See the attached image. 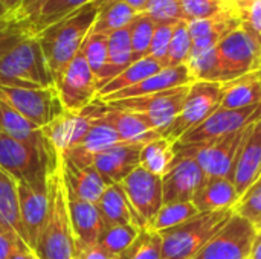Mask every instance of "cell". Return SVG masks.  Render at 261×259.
<instances>
[{"mask_svg": "<svg viewBox=\"0 0 261 259\" xmlns=\"http://www.w3.org/2000/svg\"><path fill=\"white\" fill-rule=\"evenodd\" d=\"M188 90H190V85H182V87L170 89V90L147 95V96L121 99V101L106 102V104L115 108L124 110V111L138 113L144 116L148 127L158 131L164 137L165 131L179 116L184 107L185 98L188 95Z\"/></svg>", "mask_w": 261, "mask_h": 259, "instance_id": "7", "label": "cell"}, {"mask_svg": "<svg viewBox=\"0 0 261 259\" xmlns=\"http://www.w3.org/2000/svg\"><path fill=\"white\" fill-rule=\"evenodd\" d=\"M154 27H156V21H153L145 12H139L128 24L133 63L148 56Z\"/></svg>", "mask_w": 261, "mask_h": 259, "instance_id": "38", "label": "cell"}, {"mask_svg": "<svg viewBox=\"0 0 261 259\" xmlns=\"http://www.w3.org/2000/svg\"><path fill=\"white\" fill-rule=\"evenodd\" d=\"M261 179V121L251 125L236 157L231 180L242 198Z\"/></svg>", "mask_w": 261, "mask_h": 259, "instance_id": "17", "label": "cell"}, {"mask_svg": "<svg viewBox=\"0 0 261 259\" xmlns=\"http://www.w3.org/2000/svg\"><path fill=\"white\" fill-rule=\"evenodd\" d=\"M257 72H258V76H260V82H261V67L257 70Z\"/></svg>", "mask_w": 261, "mask_h": 259, "instance_id": "57", "label": "cell"}, {"mask_svg": "<svg viewBox=\"0 0 261 259\" xmlns=\"http://www.w3.org/2000/svg\"><path fill=\"white\" fill-rule=\"evenodd\" d=\"M234 214L240 215L246 221H249L254 229L261 232V179L254 183L246 194L239 200L237 206L234 208Z\"/></svg>", "mask_w": 261, "mask_h": 259, "instance_id": "44", "label": "cell"}, {"mask_svg": "<svg viewBox=\"0 0 261 259\" xmlns=\"http://www.w3.org/2000/svg\"><path fill=\"white\" fill-rule=\"evenodd\" d=\"M55 89L60 95L63 107L72 113H78L96 101V78L81 50L70 61Z\"/></svg>", "mask_w": 261, "mask_h": 259, "instance_id": "12", "label": "cell"}, {"mask_svg": "<svg viewBox=\"0 0 261 259\" xmlns=\"http://www.w3.org/2000/svg\"><path fill=\"white\" fill-rule=\"evenodd\" d=\"M257 235L249 221L234 214L193 259H251Z\"/></svg>", "mask_w": 261, "mask_h": 259, "instance_id": "11", "label": "cell"}, {"mask_svg": "<svg viewBox=\"0 0 261 259\" xmlns=\"http://www.w3.org/2000/svg\"><path fill=\"white\" fill-rule=\"evenodd\" d=\"M261 104V82L258 72H252L222 84L220 108H245Z\"/></svg>", "mask_w": 261, "mask_h": 259, "instance_id": "29", "label": "cell"}, {"mask_svg": "<svg viewBox=\"0 0 261 259\" xmlns=\"http://www.w3.org/2000/svg\"><path fill=\"white\" fill-rule=\"evenodd\" d=\"M66 195H67L69 217L75 237V249L98 244V240L106 226L96 205L81 200L67 188H66Z\"/></svg>", "mask_w": 261, "mask_h": 259, "instance_id": "20", "label": "cell"}, {"mask_svg": "<svg viewBox=\"0 0 261 259\" xmlns=\"http://www.w3.org/2000/svg\"><path fill=\"white\" fill-rule=\"evenodd\" d=\"M138 12L122 0H109L98 8L96 20L90 32L110 35L119 29L127 27Z\"/></svg>", "mask_w": 261, "mask_h": 259, "instance_id": "31", "label": "cell"}, {"mask_svg": "<svg viewBox=\"0 0 261 259\" xmlns=\"http://www.w3.org/2000/svg\"><path fill=\"white\" fill-rule=\"evenodd\" d=\"M133 63L132 58V43H130V32L128 26L119 29L109 35V46H107V63L96 78L98 92L109 84L115 76L124 72Z\"/></svg>", "mask_w": 261, "mask_h": 259, "instance_id": "28", "label": "cell"}, {"mask_svg": "<svg viewBox=\"0 0 261 259\" xmlns=\"http://www.w3.org/2000/svg\"><path fill=\"white\" fill-rule=\"evenodd\" d=\"M20 237L9 227H0V259H9Z\"/></svg>", "mask_w": 261, "mask_h": 259, "instance_id": "49", "label": "cell"}, {"mask_svg": "<svg viewBox=\"0 0 261 259\" xmlns=\"http://www.w3.org/2000/svg\"><path fill=\"white\" fill-rule=\"evenodd\" d=\"M107 46H109V35L96 34V32H89V35L86 37L81 46V53L84 55L95 78L99 76V73L102 72L107 63Z\"/></svg>", "mask_w": 261, "mask_h": 259, "instance_id": "42", "label": "cell"}, {"mask_svg": "<svg viewBox=\"0 0 261 259\" xmlns=\"http://www.w3.org/2000/svg\"><path fill=\"white\" fill-rule=\"evenodd\" d=\"M162 69H165V67L159 61H156L154 58H151V56L141 58V60L132 63L124 72H121L118 76H115L109 84H106L98 92V98L96 99L109 96V95H113V93L121 92L124 89L133 87V85L139 84L141 81L147 79L148 76L158 73Z\"/></svg>", "mask_w": 261, "mask_h": 259, "instance_id": "30", "label": "cell"}, {"mask_svg": "<svg viewBox=\"0 0 261 259\" xmlns=\"http://www.w3.org/2000/svg\"><path fill=\"white\" fill-rule=\"evenodd\" d=\"M193 81L194 79H193L187 64L176 66V67H165V69L159 70L158 73L148 76L147 79L141 81L139 84H136L133 87H128V89H124L121 92H116L113 95L99 98V101H102V102H115V101H121V99L147 96V95L165 92V90H170V89L190 85Z\"/></svg>", "mask_w": 261, "mask_h": 259, "instance_id": "22", "label": "cell"}, {"mask_svg": "<svg viewBox=\"0 0 261 259\" xmlns=\"http://www.w3.org/2000/svg\"><path fill=\"white\" fill-rule=\"evenodd\" d=\"M106 2H109V0H90L89 3H93V5H96V6L99 8V6H101V5H104Z\"/></svg>", "mask_w": 261, "mask_h": 259, "instance_id": "55", "label": "cell"}, {"mask_svg": "<svg viewBox=\"0 0 261 259\" xmlns=\"http://www.w3.org/2000/svg\"><path fill=\"white\" fill-rule=\"evenodd\" d=\"M249 128L251 125L237 133H232L223 137L202 140V142H193V143L174 142L173 145L174 154L194 159L196 163L203 171L205 179H213V177L231 179L237 151L246 133L249 131Z\"/></svg>", "mask_w": 261, "mask_h": 259, "instance_id": "6", "label": "cell"}, {"mask_svg": "<svg viewBox=\"0 0 261 259\" xmlns=\"http://www.w3.org/2000/svg\"><path fill=\"white\" fill-rule=\"evenodd\" d=\"M174 24L176 23H156L154 32H153L148 56L159 61L164 67H165V61H167L168 47H170Z\"/></svg>", "mask_w": 261, "mask_h": 259, "instance_id": "46", "label": "cell"}, {"mask_svg": "<svg viewBox=\"0 0 261 259\" xmlns=\"http://www.w3.org/2000/svg\"><path fill=\"white\" fill-rule=\"evenodd\" d=\"M0 99L38 128H44L66 111L55 87L20 89L0 85Z\"/></svg>", "mask_w": 261, "mask_h": 259, "instance_id": "10", "label": "cell"}, {"mask_svg": "<svg viewBox=\"0 0 261 259\" xmlns=\"http://www.w3.org/2000/svg\"><path fill=\"white\" fill-rule=\"evenodd\" d=\"M47 211L34 249L38 259H75V237L67 209L63 160L46 180Z\"/></svg>", "mask_w": 261, "mask_h": 259, "instance_id": "1", "label": "cell"}, {"mask_svg": "<svg viewBox=\"0 0 261 259\" xmlns=\"http://www.w3.org/2000/svg\"><path fill=\"white\" fill-rule=\"evenodd\" d=\"M0 131L20 140L29 143L43 153H46L50 159H60L61 156L54 150L47 137L44 136L43 130L37 125L31 124L24 119L18 111H15L11 105L0 99Z\"/></svg>", "mask_w": 261, "mask_h": 259, "instance_id": "24", "label": "cell"}, {"mask_svg": "<svg viewBox=\"0 0 261 259\" xmlns=\"http://www.w3.org/2000/svg\"><path fill=\"white\" fill-rule=\"evenodd\" d=\"M240 197L234 188V183L228 177L205 179L200 189L193 198L199 212H216L234 209Z\"/></svg>", "mask_w": 261, "mask_h": 259, "instance_id": "26", "label": "cell"}, {"mask_svg": "<svg viewBox=\"0 0 261 259\" xmlns=\"http://www.w3.org/2000/svg\"><path fill=\"white\" fill-rule=\"evenodd\" d=\"M205 182V174L194 159L176 156L171 168L162 176L164 205L193 202Z\"/></svg>", "mask_w": 261, "mask_h": 259, "instance_id": "16", "label": "cell"}, {"mask_svg": "<svg viewBox=\"0 0 261 259\" xmlns=\"http://www.w3.org/2000/svg\"><path fill=\"white\" fill-rule=\"evenodd\" d=\"M174 143L165 137L154 139L145 143L141 150L139 166L147 169L148 172L162 177L174 162Z\"/></svg>", "mask_w": 261, "mask_h": 259, "instance_id": "33", "label": "cell"}, {"mask_svg": "<svg viewBox=\"0 0 261 259\" xmlns=\"http://www.w3.org/2000/svg\"><path fill=\"white\" fill-rule=\"evenodd\" d=\"M139 232L141 231L132 224L106 226L98 240V246L102 247L110 255L119 258L132 246V243L136 240Z\"/></svg>", "mask_w": 261, "mask_h": 259, "instance_id": "37", "label": "cell"}, {"mask_svg": "<svg viewBox=\"0 0 261 259\" xmlns=\"http://www.w3.org/2000/svg\"><path fill=\"white\" fill-rule=\"evenodd\" d=\"M216 49L222 66L223 82L252 73L261 67V41L243 24L226 35Z\"/></svg>", "mask_w": 261, "mask_h": 259, "instance_id": "9", "label": "cell"}, {"mask_svg": "<svg viewBox=\"0 0 261 259\" xmlns=\"http://www.w3.org/2000/svg\"><path fill=\"white\" fill-rule=\"evenodd\" d=\"M258 121H261V104L245 107V108H234V110L219 108L199 127L185 133L177 142L193 143V142L223 137L237 133Z\"/></svg>", "mask_w": 261, "mask_h": 259, "instance_id": "14", "label": "cell"}, {"mask_svg": "<svg viewBox=\"0 0 261 259\" xmlns=\"http://www.w3.org/2000/svg\"><path fill=\"white\" fill-rule=\"evenodd\" d=\"M61 160L63 157L50 159L41 150L0 131V168L17 182H24L35 189H46L47 174L57 169Z\"/></svg>", "mask_w": 261, "mask_h": 259, "instance_id": "5", "label": "cell"}, {"mask_svg": "<svg viewBox=\"0 0 261 259\" xmlns=\"http://www.w3.org/2000/svg\"><path fill=\"white\" fill-rule=\"evenodd\" d=\"M0 3L8 9V12L9 11H15L18 6H20V3H21V0H0Z\"/></svg>", "mask_w": 261, "mask_h": 259, "instance_id": "54", "label": "cell"}, {"mask_svg": "<svg viewBox=\"0 0 261 259\" xmlns=\"http://www.w3.org/2000/svg\"><path fill=\"white\" fill-rule=\"evenodd\" d=\"M188 21L206 20L228 11H236L229 0H180Z\"/></svg>", "mask_w": 261, "mask_h": 259, "instance_id": "43", "label": "cell"}, {"mask_svg": "<svg viewBox=\"0 0 261 259\" xmlns=\"http://www.w3.org/2000/svg\"><path fill=\"white\" fill-rule=\"evenodd\" d=\"M243 26L261 41V0H252L240 12Z\"/></svg>", "mask_w": 261, "mask_h": 259, "instance_id": "47", "label": "cell"}, {"mask_svg": "<svg viewBox=\"0 0 261 259\" xmlns=\"http://www.w3.org/2000/svg\"><path fill=\"white\" fill-rule=\"evenodd\" d=\"M63 176L67 189H70L81 200L93 205L98 203L104 191L110 186L93 166L76 168L63 160Z\"/></svg>", "mask_w": 261, "mask_h": 259, "instance_id": "27", "label": "cell"}, {"mask_svg": "<svg viewBox=\"0 0 261 259\" xmlns=\"http://www.w3.org/2000/svg\"><path fill=\"white\" fill-rule=\"evenodd\" d=\"M118 259H162V240L159 232L142 229L132 246Z\"/></svg>", "mask_w": 261, "mask_h": 259, "instance_id": "41", "label": "cell"}, {"mask_svg": "<svg viewBox=\"0 0 261 259\" xmlns=\"http://www.w3.org/2000/svg\"><path fill=\"white\" fill-rule=\"evenodd\" d=\"M119 185L124 189L130 205L148 229L164 206L162 177L138 166Z\"/></svg>", "mask_w": 261, "mask_h": 259, "instance_id": "13", "label": "cell"}, {"mask_svg": "<svg viewBox=\"0 0 261 259\" xmlns=\"http://www.w3.org/2000/svg\"><path fill=\"white\" fill-rule=\"evenodd\" d=\"M232 215L234 209L199 212L188 221L159 232L162 259H193Z\"/></svg>", "mask_w": 261, "mask_h": 259, "instance_id": "3", "label": "cell"}, {"mask_svg": "<svg viewBox=\"0 0 261 259\" xmlns=\"http://www.w3.org/2000/svg\"><path fill=\"white\" fill-rule=\"evenodd\" d=\"M18 208L21 223V240L34 250L47 211L46 189H35L24 182H18Z\"/></svg>", "mask_w": 261, "mask_h": 259, "instance_id": "19", "label": "cell"}, {"mask_svg": "<svg viewBox=\"0 0 261 259\" xmlns=\"http://www.w3.org/2000/svg\"><path fill=\"white\" fill-rule=\"evenodd\" d=\"M9 259H38V256L35 255V252L21 238H18Z\"/></svg>", "mask_w": 261, "mask_h": 259, "instance_id": "51", "label": "cell"}, {"mask_svg": "<svg viewBox=\"0 0 261 259\" xmlns=\"http://www.w3.org/2000/svg\"><path fill=\"white\" fill-rule=\"evenodd\" d=\"M6 14H8V9L0 3V17H3V15H6Z\"/></svg>", "mask_w": 261, "mask_h": 259, "instance_id": "56", "label": "cell"}, {"mask_svg": "<svg viewBox=\"0 0 261 259\" xmlns=\"http://www.w3.org/2000/svg\"><path fill=\"white\" fill-rule=\"evenodd\" d=\"M75 256H78L80 259H118V256L110 255L109 252H106L98 244L86 246V247H76Z\"/></svg>", "mask_w": 261, "mask_h": 259, "instance_id": "50", "label": "cell"}, {"mask_svg": "<svg viewBox=\"0 0 261 259\" xmlns=\"http://www.w3.org/2000/svg\"><path fill=\"white\" fill-rule=\"evenodd\" d=\"M98 15V6L87 3L64 20L46 27L35 38L41 46L54 82L61 79L70 61L81 50V46L92 31Z\"/></svg>", "mask_w": 261, "mask_h": 259, "instance_id": "2", "label": "cell"}, {"mask_svg": "<svg viewBox=\"0 0 261 259\" xmlns=\"http://www.w3.org/2000/svg\"><path fill=\"white\" fill-rule=\"evenodd\" d=\"M199 214L197 208L193 202H184V203H168L161 208L158 215L154 217L153 223L150 224V231L162 232L171 227H176L190 218L196 217Z\"/></svg>", "mask_w": 261, "mask_h": 259, "instance_id": "39", "label": "cell"}, {"mask_svg": "<svg viewBox=\"0 0 261 259\" xmlns=\"http://www.w3.org/2000/svg\"><path fill=\"white\" fill-rule=\"evenodd\" d=\"M83 111H86L92 119L101 118L106 122H109L115 128V131L119 134L121 140H124L127 143L145 145L154 139L162 137L158 131H154L148 127L144 116H141L138 113H130V111L115 108L99 99L92 102Z\"/></svg>", "mask_w": 261, "mask_h": 259, "instance_id": "15", "label": "cell"}, {"mask_svg": "<svg viewBox=\"0 0 261 259\" xmlns=\"http://www.w3.org/2000/svg\"><path fill=\"white\" fill-rule=\"evenodd\" d=\"M191 50H193V38L190 35L188 21H177L173 29L165 67H176V66L187 64Z\"/></svg>", "mask_w": 261, "mask_h": 259, "instance_id": "40", "label": "cell"}, {"mask_svg": "<svg viewBox=\"0 0 261 259\" xmlns=\"http://www.w3.org/2000/svg\"><path fill=\"white\" fill-rule=\"evenodd\" d=\"M251 259H261V234L257 235L254 246H252V252H251Z\"/></svg>", "mask_w": 261, "mask_h": 259, "instance_id": "53", "label": "cell"}, {"mask_svg": "<svg viewBox=\"0 0 261 259\" xmlns=\"http://www.w3.org/2000/svg\"><path fill=\"white\" fill-rule=\"evenodd\" d=\"M122 2H125L128 6H132L139 14V12H144L145 11V6H147V3L150 0H122Z\"/></svg>", "mask_w": 261, "mask_h": 259, "instance_id": "52", "label": "cell"}, {"mask_svg": "<svg viewBox=\"0 0 261 259\" xmlns=\"http://www.w3.org/2000/svg\"><path fill=\"white\" fill-rule=\"evenodd\" d=\"M0 220L5 226L12 229L20 238V208H18V182L5 169L0 168Z\"/></svg>", "mask_w": 261, "mask_h": 259, "instance_id": "32", "label": "cell"}, {"mask_svg": "<svg viewBox=\"0 0 261 259\" xmlns=\"http://www.w3.org/2000/svg\"><path fill=\"white\" fill-rule=\"evenodd\" d=\"M44 2L46 0H21L20 6L15 11H9V12H14L15 15H18L20 18H23L32 24L34 20L37 18L41 6L44 5Z\"/></svg>", "mask_w": 261, "mask_h": 259, "instance_id": "48", "label": "cell"}, {"mask_svg": "<svg viewBox=\"0 0 261 259\" xmlns=\"http://www.w3.org/2000/svg\"><path fill=\"white\" fill-rule=\"evenodd\" d=\"M96 208L102 217L104 226H115V224H132L139 231L147 229L145 223L136 214L133 206L130 205L124 189L119 183L110 185L101 198L96 203Z\"/></svg>", "mask_w": 261, "mask_h": 259, "instance_id": "25", "label": "cell"}, {"mask_svg": "<svg viewBox=\"0 0 261 259\" xmlns=\"http://www.w3.org/2000/svg\"><path fill=\"white\" fill-rule=\"evenodd\" d=\"M144 12L156 23L188 21L180 0H150Z\"/></svg>", "mask_w": 261, "mask_h": 259, "instance_id": "45", "label": "cell"}, {"mask_svg": "<svg viewBox=\"0 0 261 259\" xmlns=\"http://www.w3.org/2000/svg\"><path fill=\"white\" fill-rule=\"evenodd\" d=\"M31 37H35V32L29 21L20 18L14 12L0 17V58Z\"/></svg>", "mask_w": 261, "mask_h": 259, "instance_id": "34", "label": "cell"}, {"mask_svg": "<svg viewBox=\"0 0 261 259\" xmlns=\"http://www.w3.org/2000/svg\"><path fill=\"white\" fill-rule=\"evenodd\" d=\"M0 85L20 89L55 87L47 61L35 37L26 38L0 58Z\"/></svg>", "mask_w": 261, "mask_h": 259, "instance_id": "4", "label": "cell"}, {"mask_svg": "<svg viewBox=\"0 0 261 259\" xmlns=\"http://www.w3.org/2000/svg\"><path fill=\"white\" fill-rule=\"evenodd\" d=\"M260 234H261V232H260Z\"/></svg>", "mask_w": 261, "mask_h": 259, "instance_id": "60", "label": "cell"}, {"mask_svg": "<svg viewBox=\"0 0 261 259\" xmlns=\"http://www.w3.org/2000/svg\"><path fill=\"white\" fill-rule=\"evenodd\" d=\"M92 124L93 119L86 111L81 110L78 113H72L66 110L61 116H58L41 130L54 150L63 156L66 151L81 142V139L90 130Z\"/></svg>", "mask_w": 261, "mask_h": 259, "instance_id": "23", "label": "cell"}, {"mask_svg": "<svg viewBox=\"0 0 261 259\" xmlns=\"http://www.w3.org/2000/svg\"><path fill=\"white\" fill-rule=\"evenodd\" d=\"M242 24L243 21L236 11H228V12H223L220 15H216L206 20L188 21L190 35L193 38L191 55L216 47L226 35H229L232 31H236Z\"/></svg>", "mask_w": 261, "mask_h": 259, "instance_id": "21", "label": "cell"}, {"mask_svg": "<svg viewBox=\"0 0 261 259\" xmlns=\"http://www.w3.org/2000/svg\"><path fill=\"white\" fill-rule=\"evenodd\" d=\"M187 67L194 81H211L220 84L223 82L222 66L216 47L191 55L187 63Z\"/></svg>", "mask_w": 261, "mask_h": 259, "instance_id": "36", "label": "cell"}, {"mask_svg": "<svg viewBox=\"0 0 261 259\" xmlns=\"http://www.w3.org/2000/svg\"><path fill=\"white\" fill-rule=\"evenodd\" d=\"M0 227H5V224L2 223V220H0ZM6 227H8V226H6Z\"/></svg>", "mask_w": 261, "mask_h": 259, "instance_id": "58", "label": "cell"}, {"mask_svg": "<svg viewBox=\"0 0 261 259\" xmlns=\"http://www.w3.org/2000/svg\"><path fill=\"white\" fill-rule=\"evenodd\" d=\"M220 102H222L220 82L193 81L190 84V90L179 116L165 131L164 137L173 143L177 142L185 133L199 127L216 110H219Z\"/></svg>", "mask_w": 261, "mask_h": 259, "instance_id": "8", "label": "cell"}, {"mask_svg": "<svg viewBox=\"0 0 261 259\" xmlns=\"http://www.w3.org/2000/svg\"><path fill=\"white\" fill-rule=\"evenodd\" d=\"M144 145L118 143L99 151L92 159V166L104 177L109 185L121 183L135 168L139 166V156Z\"/></svg>", "mask_w": 261, "mask_h": 259, "instance_id": "18", "label": "cell"}, {"mask_svg": "<svg viewBox=\"0 0 261 259\" xmlns=\"http://www.w3.org/2000/svg\"><path fill=\"white\" fill-rule=\"evenodd\" d=\"M89 2L90 0H46L37 15V18L32 23L35 37L46 27L72 15L73 12H76L78 9L86 6Z\"/></svg>", "mask_w": 261, "mask_h": 259, "instance_id": "35", "label": "cell"}, {"mask_svg": "<svg viewBox=\"0 0 261 259\" xmlns=\"http://www.w3.org/2000/svg\"><path fill=\"white\" fill-rule=\"evenodd\" d=\"M75 259H80V258H78V256H75Z\"/></svg>", "mask_w": 261, "mask_h": 259, "instance_id": "59", "label": "cell"}]
</instances>
